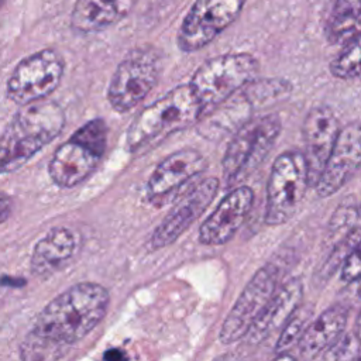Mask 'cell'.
<instances>
[{"instance_id": "cell-1", "label": "cell", "mask_w": 361, "mask_h": 361, "mask_svg": "<svg viewBox=\"0 0 361 361\" xmlns=\"http://www.w3.org/2000/svg\"><path fill=\"white\" fill-rule=\"evenodd\" d=\"M109 303L110 293L100 283H76L41 310L31 333L69 347L94 330L104 319Z\"/></svg>"}, {"instance_id": "cell-2", "label": "cell", "mask_w": 361, "mask_h": 361, "mask_svg": "<svg viewBox=\"0 0 361 361\" xmlns=\"http://www.w3.org/2000/svg\"><path fill=\"white\" fill-rule=\"evenodd\" d=\"M63 126L65 113L58 103L39 99L23 104L0 138V173L23 166L55 140Z\"/></svg>"}, {"instance_id": "cell-3", "label": "cell", "mask_w": 361, "mask_h": 361, "mask_svg": "<svg viewBox=\"0 0 361 361\" xmlns=\"http://www.w3.org/2000/svg\"><path fill=\"white\" fill-rule=\"evenodd\" d=\"M202 116L203 109L189 83L179 85L135 116L127 130V149L131 154L144 152L197 123Z\"/></svg>"}, {"instance_id": "cell-4", "label": "cell", "mask_w": 361, "mask_h": 361, "mask_svg": "<svg viewBox=\"0 0 361 361\" xmlns=\"http://www.w3.org/2000/svg\"><path fill=\"white\" fill-rule=\"evenodd\" d=\"M281 128L279 117L267 114L250 118L235 130L221 159L223 179L228 188L251 175L265 161Z\"/></svg>"}, {"instance_id": "cell-5", "label": "cell", "mask_w": 361, "mask_h": 361, "mask_svg": "<svg viewBox=\"0 0 361 361\" xmlns=\"http://www.w3.org/2000/svg\"><path fill=\"white\" fill-rule=\"evenodd\" d=\"M258 69L257 58L248 52L223 54L203 62L193 73L189 86L204 114L257 78Z\"/></svg>"}, {"instance_id": "cell-6", "label": "cell", "mask_w": 361, "mask_h": 361, "mask_svg": "<svg viewBox=\"0 0 361 361\" xmlns=\"http://www.w3.org/2000/svg\"><path fill=\"white\" fill-rule=\"evenodd\" d=\"M310 183L309 169L303 152L285 151L274 161L268 185L264 221L281 226L299 210Z\"/></svg>"}, {"instance_id": "cell-7", "label": "cell", "mask_w": 361, "mask_h": 361, "mask_svg": "<svg viewBox=\"0 0 361 361\" xmlns=\"http://www.w3.org/2000/svg\"><path fill=\"white\" fill-rule=\"evenodd\" d=\"M159 78V61L149 49L131 51L116 68L107 89L110 106L126 113L142 102Z\"/></svg>"}, {"instance_id": "cell-8", "label": "cell", "mask_w": 361, "mask_h": 361, "mask_svg": "<svg viewBox=\"0 0 361 361\" xmlns=\"http://www.w3.org/2000/svg\"><path fill=\"white\" fill-rule=\"evenodd\" d=\"M245 0H195L178 31V48L196 52L209 45L240 16Z\"/></svg>"}, {"instance_id": "cell-9", "label": "cell", "mask_w": 361, "mask_h": 361, "mask_svg": "<svg viewBox=\"0 0 361 361\" xmlns=\"http://www.w3.org/2000/svg\"><path fill=\"white\" fill-rule=\"evenodd\" d=\"M278 281L279 269L272 262L265 264L252 275L223 320L219 334L223 344H233L244 338L245 333L275 293Z\"/></svg>"}, {"instance_id": "cell-10", "label": "cell", "mask_w": 361, "mask_h": 361, "mask_svg": "<svg viewBox=\"0 0 361 361\" xmlns=\"http://www.w3.org/2000/svg\"><path fill=\"white\" fill-rule=\"evenodd\" d=\"M62 75V56L51 48L38 51L14 68L7 83V96L20 104L45 99L58 87Z\"/></svg>"}, {"instance_id": "cell-11", "label": "cell", "mask_w": 361, "mask_h": 361, "mask_svg": "<svg viewBox=\"0 0 361 361\" xmlns=\"http://www.w3.org/2000/svg\"><path fill=\"white\" fill-rule=\"evenodd\" d=\"M219 188L217 178H206L186 190L154 230L149 240L151 248L159 250L175 243L206 212Z\"/></svg>"}, {"instance_id": "cell-12", "label": "cell", "mask_w": 361, "mask_h": 361, "mask_svg": "<svg viewBox=\"0 0 361 361\" xmlns=\"http://www.w3.org/2000/svg\"><path fill=\"white\" fill-rule=\"evenodd\" d=\"M360 124L351 123L337 135L334 147L316 179L314 190L319 197H329L338 192L358 172L361 161Z\"/></svg>"}, {"instance_id": "cell-13", "label": "cell", "mask_w": 361, "mask_h": 361, "mask_svg": "<svg viewBox=\"0 0 361 361\" xmlns=\"http://www.w3.org/2000/svg\"><path fill=\"white\" fill-rule=\"evenodd\" d=\"M254 204V192L241 185L230 190L199 227V243L209 247L228 243L247 220Z\"/></svg>"}, {"instance_id": "cell-14", "label": "cell", "mask_w": 361, "mask_h": 361, "mask_svg": "<svg viewBox=\"0 0 361 361\" xmlns=\"http://www.w3.org/2000/svg\"><path fill=\"white\" fill-rule=\"evenodd\" d=\"M340 121L334 111L326 106L309 110L303 121L305 159L309 169L310 183L319 178L340 133Z\"/></svg>"}, {"instance_id": "cell-15", "label": "cell", "mask_w": 361, "mask_h": 361, "mask_svg": "<svg viewBox=\"0 0 361 361\" xmlns=\"http://www.w3.org/2000/svg\"><path fill=\"white\" fill-rule=\"evenodd\" d=\"M207 168L206 158L193 148H183L169 154L152 171L147 182V196L161 200Z\"/></svg>"}, {"instance_id": "cell-16", "label": "cell", "mask_w": 361, "mask_h": 361, "mask_svg": "<svg viewBox=\"0 0 361 361\" xmlns=\"http://www.w3.org/2000/svg\"><path fill=\"white\" fill-rule=\"evenodd\" d=\"M103 155L71 137L52 155L49 176L61 188H73L89 178L102 162Z\"/></svg>"}, {"instance_id": "cell-17", "label": "cell", "mask_w": 361, "mask_h": 361, "mask_svg": "<svg viewBox=\"0 0 361 361\" xmlns=\"http://www.w3.org/2000/svg\"><path fill=\"white\" fill-rule=\"evenodd\" d=\"M303 298V285L299 279L288 281L279 290H275L261 314L245 333L247 343L259 344L268 338L269 334L283 326L295 309L300 305Z\"/></svg>"}, {"instance_id": "cell-18", "label": "cell", "mask_w": 361, "mask_h": 361, "mask_svg": "<svg viewBox=\"0 0 361 361\" xmlns=\"http://www.w3.org/2000/svg\"><path fill=\"white\" fill-rule=\"evenodd\" d=\"M347 319L348 309L337 303L310 320L296 344L299 355L310 360L324 353L344 333Z\"/></svg>"}, {"instance_id": "cell-19", "label": "cell", "mask_w": 361, "mask_h": 361, "mask_svg": "<svg viewBox=\"0 0 361 361\" xmlns=\"http://www.w3.org/2000/svg\"><path fill=\"white\" fill-rule=\"evenodd\" d=\"M76 235L68 227L51 228L34 247L31 272L38 278H48L58 272L73 257Z\"/></svg>"}, {"instance_id": "cell-20", "label": "cell", "mask_w": 361, "mask_h": 361, "mask_svg": "<svg viewBox=\"0 0 361 361\" xmlns=\"http://www.w3.org/2000/svg\"><path fill=\"white\" fill-rule=\"evenodd\" d=\"M135 0H78L72 10L71 25L82 34L97 32L124 18Z\"/></svg>"}, {"instance_id": "cell-21", "label": "cell", "mask_w": 361, "mask_h": 361, "mask_svg": "<svg viewBox=\"0 0 361 361\" xmlns=\"http://www.w3.org/2000/svg\"><path fill=\"white\" fill-rule=\"evenodd\" d=\"M360 0H334L324 27L330 44L343 47L360 37Z\"/></svg>"}, {"instance_id": "cell-22", "label": "cell", "mask_w": 361, "mask_h": 361, "mask_svg": "<svg viewBox=\"0 0 361 361\" xmlns=\"http://www.w3.org/2000/svg\"><path fill=\"white\" fill-rule=\"evenodd\" d=\"M312 309L309 306H298L295 312L289 316V319L283 323V329L279 334V338L275 344V358L282 357L285 353L290 351L293 345L298 344L305 327L310 322Z\"/></svg>"}, {"instance_id": "cell-23", "label": "cell", "mask_w": 361, "mask_h": 361, "mask_svg": "<svg viewBox=\"0 0 361 361\" xmlns=\"http://www.w3.org/2000/svg\"><path fill=\"white\" fill-rule=\"evenodd\" d=\"M360 226L354 227L344 238L333 244L331 251L327 254L326 261L320 267V269L316 274V279L319 282L327 281L329 278L333 276V274L340 268L343 259L360 244Z\"/></svg>"}, {"instance_id": "cell-24", "label": "cell", "mask_w": 361, "mask_h": 361, "mask_svg": "<svg viewBox=\"0 0 361 361\" xmlns=\"http://www.w3.org/2000/svg\"><path fill=\"white\" fill-rule=\"evenodd\" d=\"M330 72L343 80H354L360 76V37L343 45L340 54L330 62Z\"/></svg>"}, {"instance_id": "cell-25", "label": "cell", "mask_w": 361, "mask_h": 361, "mask_svg": "<svg viewBox=\"0 0 361 361\" xmlns=\"http://www.w3.org/2000/svg\"><path fill=\"white\" fill-rule=\"evenodd\" d=\"M360 226V212L355 203L343 202L333 213L329 223V241L336 244L344 238L354 227Z\"/></svg>"}, {"instance_id": "cell-26", "label": "cell", "mask_w": 361, "mask_h": 361, "mask_svg": "<svg viewBox=\"0 0 361 361\" xmlns=\"http://www.w3.org/2000/svg\"><path fill=\"white\" fill-rule=\"evenodd\" d=\"M65 348L61 344L42 338L34 333H30L21 345L23 360H55L63 355Z\"/></svg>"}, {"instance_id": "cell-27", "label": "cell", "mask_w": 361, "mask_h": 361, "mask_svg": "<svg viewBox=\"0 0 361 361\" xmlns=\"http://www.w3.org/2000/svg\"><path fill=\"white\" fill-rule=\"evenodd\" d=\"M72 137L103 155L107 145V126L103 118H93L78 128Z\"/></svg>"}, {"instance_id": "cell-28", "label": "cell", "mask_w": 361, "mask_h": 361, "mask_svg": "<svg viewBox=\"0 0 361 361\" xmlns=\"http://www.w3.org/2000/svg\"><path fill=\"white\" fill-rule=\"evenodd\" d=\"M324 360H358L360 345L358 334H341L324 353Z\"/></svg>"}, {"instance_id": "cell-29", "label": "cell", "mask_w": 361, "mask_h": 361, "mask_svg": "<svg viewBox=\"0 0 361 361\" xmlns=\"http://www.w3.org/2000/svg\"><path fill=\"white\" fill-rule=\"evenodd\" d=\"M341 274L340 279L347 283L357 282L358 275H360V257H358V247L354 248L341 262L340 265Z\"/></svg>"}, {"instance_id": "cell-30", "label": "cell", "mask_w": 361, "mask_h": 361, "mask_svg": "<svg viewBox=\"0 0 361 361\" xmlns=\"http://www.w3.org/2000/svg\"><path fill=\"white\" fill-rule=\"evenodd\" d=\"M11 213V199L4 195L0 193V223H3Z\"/></svg>"}, {"instance_id": "cell-31", "label": "cell", "mask_w": 361, "mask_h": 361, "mask_svg": "<svg viewBox=\"0 0 361 361\" xmlns=\"http://www.w3.org/2000/svg\"><path fill=\"white\" fill-rule=\"evenodd\" d=\"M103 358H104V360H109V361H118V360H124V358H127V357H126V354H124L121 350H118V348H110V350H107V351L103 354Z\"/></svg>"}, {"instance_id": "cell-32", "label": "cell", "mask_w": 361, "mask_h": 361, "mask_svg": "<svg viewBox=\"0 0 361 361\" xmlns=\"http://www.w3.org/2000/svg\"><path fill=\"white\" fill-rule=\"evenodd\" d=\"M4 3V0H0V7H1V4Z\"/></svg>"}]
</instances>
